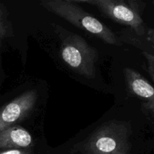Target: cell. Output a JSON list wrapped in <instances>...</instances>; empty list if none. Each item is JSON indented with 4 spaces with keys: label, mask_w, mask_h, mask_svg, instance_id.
<instances>
[{
    "label": "cell",
    "mask_w": 154,
    "mask_h": 154,
    "mask_svg": "<svg viewBox=\"0 0 154 154\" xmlns=\"http://www.w3.org/2000/svg\"><path fill=\"white\" fill-rule=\"evenodd\" d=\"M60 55L74 72L88 78L95 76L99 52L81 35L71 34L66 38L60 47Z\"/></svg>",
    "instance_id": "277c9868"
},
{
    "label": "cell",
    "mask_w": 154,
    "mask_h": 154,
    "mask_svg": "<svg viewBox=\"0 0 154 154\" xmlns=\"http://www.w3.org/2000/svg\"><path fill=\"white\" fill-rule=\"evenodd\" d=\"M33 146L31 134L18 125L0 132V149H29Z\"/></svg>",
    "instance_id": "52a82bcc"
},
{
    "label": "cell",
    "mask_w": 154,
    "mask_h": 154,
    "mask_svg": "<svg viewBox=\"0 0 154 154\" xmlns=\"http://www.w3.org/2000/svg\"><path fill=\"white\" fill-rule=\"evenodd\" d=\"M153 5H154V1H153Z\"/></svg>",
    "instance_id": "7c38bea8"
},
{
    "label": "cell",
    "mask_w": 154,
    "mask_h": 154,
    "mask_svg": "<svg viewBox=\"0 0 154 154\" xmlns=\"http://www.w3.org/2000/svg\"><path fill=\"white\" fill-rule=\"evenodd\" d=\"M130 123L111 120L99 126L83 147L84 154H130Z\"/></svg>",
    "instance_id": "7a4b0ae2"
},
{
    "label": "cell",
    "mask_w": 154,
    "mask_h": 154,
    "mask_svg": "<svg viewBox=\"0 0 154 154\" xmlns=\"http://www.w3.org/2000/svg\"><path fill=\"white\" fill-rule=\"evenodd\" d=\"M40 5L78 28L91 33L105 43L116 46L122 45L121 41L109 27L72 0H43Z\"/></svg>",
    "instance_id": "6da1fadb"
},
{
    "label": "cell",
    "mask_w": 154,
    "mask_h": 154,
    "mask_svg": "<svg viewBox=\"0 0 154 154\" xmlns=\"http://www.w3.org/2000/svg\"><path fill=\"white\" fill-rule=\"evenodd\" d=\"M123 73L130 94L141 99L143 109L154 117V86L135 69L125 68Z\"/></svg>",
    "instance_id": "8992f818"
},
{
    "label": "cell",
    "mask_w": 154,
    "mask_h": 154,
    "mask_svg": "<svg viewBox=\"0 0 154 154\" xmlns=\"http://www.w3.org/2000/svg\"><path fill=\"white\" fill-rule=\"evenodd\" d=\"M36 90L26 91L0 109V132L28 117L36 105Z\"/></svg>",
    "instance_id": "5b68a950"
},
{
    "label": "cell",
    "mask_w": 154,
    "mask_h": 154,
    "mask_svg": "<svg viewBox=\"0 0 154 154\" xmlns=\"http://www.w3.org/2000/svg\"><path fill=\"white\" fill-rule=\"evenodd\" d=\"M146 34H147V40L151 45L152 48L154 50V29H149Z\"/></svg>",
    "instance_id": "8fae6325"
},
{
    "label": "cell",
    "mask_w": 154,
    "mask_h": 154,
    "mask_svg": "<svg viewBox=\"0 0 154 154\" xmlns=\"http://www.w3.org/2000/svg\"><path fill=\"white\" fill-rule=\"evenodd\" d=\"M11 23L8 19L7 10L0 2V43L11 35Z\"/></svg>",
    "instance_id": "ba28073f"
},
{
    "label": "cell",
    "mask_w": 154,
    "mask_h": 154,
    "mask_svg": "<svg viewBox=\"0 0 154 154\" xmlns=\"http://www.w3.org/2000/svg\"><path fill=\"white\" fill-rule=\"evenodd\" d=\"M142 54L145 58L146 62H147V72L149 73V75L153 81V85L154 86V55L150 53L146 52V51L142 52Z\"/></svg>",
    "instance_id": "9c48e42d"
},
{
    "label": "cell",
    "mask_w": 154,
    "mask_h": 154,
    "mask_svg": "<svg viewBox=\"0 0 154 154\" xmlns=\"http://www.w3.org/2000/svg\"><path fill=\"white\" fill-rule=\"evenodd\" d=\"M32 150L31 149H13L0 152V154H32Z\"/></svg>",
    "instance_id": "30bf717a"
},
{
    "label": "cell",
    "mask_w": 154,
    "mask_h": 154,
    "mask_svg": "<svg viewBox=\"0 0 154 154\" xmlns=\"http://www.w3.org/2000/svg\"><path fill=\"white\" fill-rule=\"evenodd\" d=\"M75 3H85L96 6L103 14L121 25L129 26L138 35L147 33L142 13L145 4L134 0H72Z\"/></svg>",
    "instance_id": "3957f363"
}]
</instances>
